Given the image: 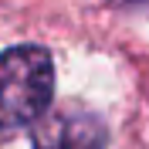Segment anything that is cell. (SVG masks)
Masks as SVG:
<instances>
[{"instance_id":"7a4b0ae2","label":"cell","mask_w":149,"mask_h":149,"mask_svg":"<svg viewBox=\"0 0 149 149\" xmlns=\"http://www.w3.org/2000/svg\"><path fill=\"white\" fill-rule=\"evenodd\" d=\"M34 149H105V125L92 112H58L37 125Z\"/></svg>"},{"instance_id":"6da1fadb","label":"cell","mask_w":149,"mask_h":149,"mask_svg":"<svg viewBox=\"0 0 149 149\" xmlns=\"http://www.w3.org/2000/svg\"><path fill=\"white\" fill-rule=\"evenodd\" d=\"M54 95V61L37 44H17L0 54V129L31 125Z\"/></svg>"}]
</instances>
